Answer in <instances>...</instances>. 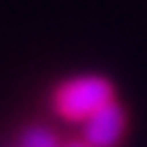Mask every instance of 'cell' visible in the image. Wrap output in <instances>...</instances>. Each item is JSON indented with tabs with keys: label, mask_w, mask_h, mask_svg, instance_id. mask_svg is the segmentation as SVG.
<instances>
[{
	"label": "cell",
	"mask_w": 147,
	"mask_h": 147,
	"mask_svg": "<svg viewBox=\"0 0 147 147\" xmlns=\"http://www.w3.org/2000/svg\"><path fill=\"white\" fill-rule=\"evenodd\" d=\"M101 101H103V90H98V85H75L67 96H65V101H62V109L67 111V114H75V116H80V114H85V111H98L101 109Z\"/></svg>",
	"instance_id": "obj_1"
},
{
	"label": "cell",
	"mask_w": 147,
	"mask_h": 147,
	"mask_svg": "<svg viewBox=\"0 0 147 147\" xmlns=\"http://www.w3.org/2000/svg\"><path fill=\"white\" fill-rule=\"evenodd\" d=\"M93 127L96 129L90 132V140L101 147L111 145L116 140V134H119V119H116V114L111 109H98V119H96Z\"/></svg>",
	"instance_id": "obj_2"
}]
</instances>
